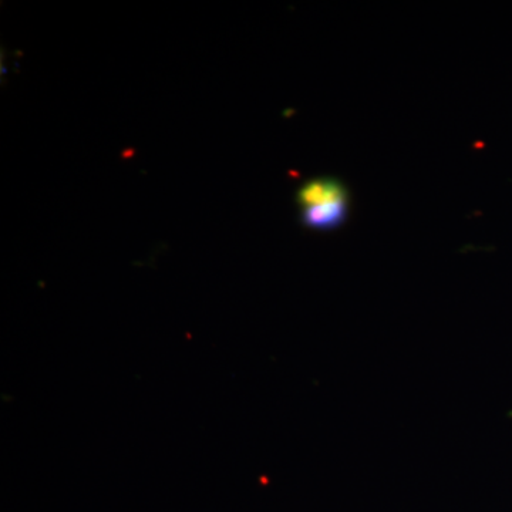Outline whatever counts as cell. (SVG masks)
<instances>
[{"label": "cell", "instance_id": "7a4b0ae2", "mask_svg": "<svg viewBox=\"0 0 512 512\" xmlns=\"http://www.w3.org/2000/svg\"><path fill=\"white\" fill-rule=\"evenodd\" d=\"M349 200L326 202L302 208L301 224L316 231H333L348 220Z\"/></svg>", "mask_w": 512, "mask_h": 512}, {"label": "cell", "instance_id": "6da1fadb", "mask_svg": "<svg viewBox=\"0 0 512 512\" xmlns=\"http://www.w3.org/2000/svg\"><path fill=\"white\" fill-rule=\"evenodd\" d=\"M339 200H349V190L335 177L313 178L303 184L296 195V201L301 208Z\"/></svg>", "mask_w": 512, "mask_h": 512}]
</instances>
